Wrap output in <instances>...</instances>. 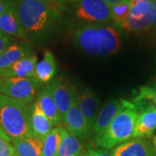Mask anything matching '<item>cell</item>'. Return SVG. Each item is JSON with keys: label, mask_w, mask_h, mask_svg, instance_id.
Returning a JSON list of instances; mask_svg holds the SVG:
<instances>
[{"label": "cell", "mask_w": 156, "mask_h": 156, "mask_svg": "<svg viewBox=\"0 0 156 156\" xmlns=\"http://www.w3.org/2000/svg\"><path fill=\"white\" fill-rule=\"evenodd\" d=\"M26 37L43 44L61 22V13L51 0H13Z\"/></svg>", "instance_id": "cell-1"}, {"label": "cell", "mask_w": 156, "mask_h": 156, "mask_svg": "<svg viewBox=\"0 0 156 156\" xmlns=\"http://www.w3.org/2000/svg\"><path fill=\"white\" fill-rule=\"evenodd\" d=\"M75 44L87 55L104 57L115 54L122 47L121 35L108 23H85L73 34Z\"/></svg>", "instance_id": "cell-2"}, {"label": "cell", "mask_w": 156, "mask_h": 156, "mask_svg": "<svg viewBox=\"0 0 156 156\" xmlns=\"http://www.w3.org/2000/svg\"><path fill=\"white\" fill-rule=\"evenodd\" d=\"M32 105L0 94V130L11 140L31 137L30 120Z\"/></svg>", "instance_id": "cell-3"}, {"label": "cell", "mask_w": 156, "mask_h": 156, "mask_svg": "<svg viewBox=\"0 0 156 156\" xmlns=\"http://www.w3.org/2000/svg\"><path fill=\"white\" fill-rule=\"evenodd\" d=\"M138 112L134 102L123 101L122 108L117 113L104 134L94 139L97 147L110 149L134 138V132Z\"/></svg>", "instance_id": "cell-4"}, {"label": "cell", "mask_w": 156, "mask_h": 156, "mask_svg": "<svg viewBox=\"0 0 156 156\" xmlns=\"http://www.w3.org/2000/svg\"><path fill=\"white\" fill-rule=\"evenodd\" d=\"M39 88L40 83L35 78L0 76V94L15 100L30 103Z\"/></svg>", "instance_id": "cell-5"}, {"label": "cell", "mask_w": 156, "mask_h": 156, "mask_svg": "<svg viewBox=\"0 0 156 156\" xmlns=\"http://www.w3.org/2000/svg\"><path fill=\"white\" fill-rule=\"evenodd\" d=\"M75 14L85 23H108L112 21L110 6L103 0H75Z\"/></svg>", "instance_id": "cell-6"}, {"label": "cell", "mask_w": 156, "mask_h": 156, "mask_svg": "<svg viewBox=\"0 0 156 156\" xmlns=\"http://www.w3.org/2000/svg\"><path fill=\"white\" fill-rule=\"evenodd\" d=\"M133 102L138 112L134 138L149 137L156 129V106L146 101Z\"/></svg>", "instance_id": "cell-7"}, {"label": "cell", "mask_w": 156, "mask_h": 156, "mask_svg": "<svg viewBox=\"0 0 156 156\" xmlns=\"http://www.w3.org/2000/svg\"><path fill=\"white\" fill-rule=\"evenodd\" d=\"M62 121L68 131L78 139H85L92 134L78 106L77 94L75 88L73 89L71 106L66 112L65 115L62 118Z\"/></svg>", "instance_id": "cell-8"}, {"label": "cell", "mask_w": 156, "mask_h": 156, "mask_svg": "<svg viewBox=\"0 0 156 156\" xmlns=\"http://www.w3.org/2000/svg\"><path fill=\"white\" fill-rule=\"evenodd\" d=\"M112 156H156V148L150 140L145 138H134L116 146Z\"/></svg>", "instance_id": "cell-9"}, {"label": "cell", "mask_w": 156, "mask_h": 156, "mask_svg": "<svg viewBox=\"0 0 156 156\" xmlns=\"http://www.w3.org/2000/svg\"><path fill=\"white\" fill-rule=\"evenodd\" d=\"M50 87L58 111L62 118H63L71 106L74 87L69 84V80L64 76L56 78L53 83H50Z\"/></svg>", "instance_id": "cell-10"}, {"label": "cell", "mask_w": 156, "mask_h": 156, "mask_svg": "<svg viewBox=\"0 0 156 156\" xmlns=\"http://www.w3.org/2000/svg\"><path fill=\"white\" fill-rule=\"evenodd\" d=\"M77 101L79 108L86 120L90 133L94 134V127L99 113V99L90 89H84L80 95H77Z\"/></svg>", "instance_id": "cell-11"}, {"label": "cell", "mask_w": 156, "mask_h": 156, "mask_svg": "<svg viewBox=\"0 0 156 156\" xmlns=\"http://www.w3.org/2000/svg\"><path fill=\"white\" fill-rule=\"evenodd\" d=\"M124 99H113L108 101L105 105L102 107L101 111L98 113L96 117L95 127H94V134L95 137H100L104 134V132L108 128L112 122L113 119L115 117L117 113L122 108L123 105Z\"/></svg>", "instance_id": "cell-12"}, {"label": "cell", "mask_w": 156, "mask_h": 156, "mask_svg": "<svg viewBox=\"0 0 156 156\" xmlns=\"http://www.w3.org/2000/svg\"><path fill=\"white\" fill-rule=\"evenodd\" d=\"M37 64V56L32 52L13 63L11 67L0 73V76L7 77L34 78Z\"/></svg>", "instance_id": "cell-13"}, {"label": "cell", "mask_w": 156, "mask_h": 156, "mask_svg": "<svg viewBox=\"0 0 156 156\" xmlns=\"http://www.w3.org/2000/svg\"><path fill=\"white\" fill-rule=\"evenodd\" d=\"M36 102L38 104L40 109L44 114L45 116L51 122L53 126L56 125H57L58 127L61 126V123L63 121L58 111L56 102L53 99L50 84L46 85L41 89Z\"/></svg>", "instance_id": "cell-14"}, {"label": "cell", "mask_w": 156, "mask_h": 156, "mask_svg": "<svg viewBox=\"0 0 156 156\" xmlns=\"http://www.w3.org/2000/svg\"><path fill=\"white\" fill-rule=\"evenodd\" d=\"M52 129L53 124L45 116L44 114L40 109L38 104L35 101V103L32 104L30 120V136L42 140Z\"/></svg>", "instance_id": "cell-15"}, {"label": "cell", "mask_w": 156, "mask_h": 156, "mask_svg": "<svg viewBox=\"0 0 156 156\" xmlns=\"http://www.w3.org/2000/svg\"><path fill=\"white\" fill-rule=\"evenodd\" d=\"M32 52V46L27 42L11 44L0 55V73Z\"/></svg>", "instance_id": "cell-16"}, {"label": "cell", "mask_w": 156, "mask_h": 156, "mask_svg": "<svg viewBox=\"0 0 156 156\" xmlns=\"http://www.w3.org/2000/svg\"><path fill=\"white\" fill-rule=\"evenodd\" d=\"M0 31L9 37L26 38V34L22 27L17 11L12 5L0 17Z\"/></svg>", "instance_id": "cell-17"}, {"label": "cell", "mask_w": 156, "mask_h": 156, "mask_svg": "<svg viewBox=\"0 0 156 156\" xmlns=\"http://www.w3.org/2000/svg\"><path fill=\"white\" fill-rule=\"evenodd\" d=\"M60 140L58 146V156H76L80 154L83 146L76 136L71 134L63 127H58Z\"/></svg>", "instance_id": "cell-18"}, {"label": "cell", "mask_w": 156, "mask_h": 156, "mask_svg": "<svg viewBox=\"0 0 156 156\" xmlns=\"http://www.w3.org/2000/svg\"><path fill=\"white\" fill-rule=\"evenodd\" d=\"M56 63L54 55L49 50H46L44 57L37 62L35 69L34 78L39 83H49L55 76L56 73Z\"/></svg>", "instance_id": "cell-19"}, {"label": "cell", "mask_w": 156, "mask_h": 156, "mask_svg": "<svg viewBox=\"0 0 156 156\" xmlns=\"http://www.w3.org/2000/svg\"><path fill=\"white\" fill-rule=\"evenodd\" d=\"M17 156H43V141L33 137L11 140Z\"/></svg>", "instance_id": "cell-20"}, {"label": "cell", "mask_w": 156, "mask_h": 156, "mask_svg": "<svg viewBox=\"0 0 156 156\" xmlns=\"http://www.w3.org/2000/svg\"><path fill=\"white\" fill-rule=\"evenodd\" d=\"M59 140H60V134H59L58 127L54 128L42 140L43 156H58L57 153H58Z\"/></svg>", "instance_id": "cell-21"}, {"label": "cell", "mask_w": 156, "mask_h": 156, "mask_svg": "<svg viewBox=\"0 0 156 156\" xmlns=\"http://www.w3.org/2000/svg\"><path fill=\"white\" fill-rule=\"evenodd\" d=\"M130 11V1L122 0L115 5H110L112 20L122 27L128 19Z\"/></svg>", "instance_id": "cell-22"}, {"label": "cell", "mask_w": 156, "mask_h": 156, "mask_svg": "<svg viewBox=\"0 0 156 156\" xmlns=\"http://www.w3.org/2000/svg\"><path fill=\"white\" fill-rule=\"evenodd\" d=\"M122 28L129 32H144L150 30V25L148 22V16L141 18L136 19L128 16L127 21L122 26Z\"/></svg>", "instance_id": "cell-23"}, {"label": "cell", "mask_w": 156, "mask_h": 156, "mask_svg": "<svg viewBox=\"0 0 156 156\" xmlns=\"http://www.w3.org/2000/svg\"><path fill=\"white\" fill-rule=\"evenodd\" d=\"M151 3L144 1H137V2H130V11L129 17L141 19L148 16V12L150 10Z\"/></svg>", "instance_id": "cell-24"}, {"label": "cell", "mask_w": 156, "mask_h": 156, "mask_svg": "<svg viewBox=\"0 0 156 156\" xmlns=\"http://www.w3.org/2000/svg\"><path fill=\"white\" fill-rule=\"evenodd\" d=\"M151 101L156 106V84L154 86L145 85L140 87L139 93L134 98V101Z\"/></svg>", "instance_id": "cell-25"}, {"label": "cell", "mask_w": 156, "mask_h": 156, "mask_svg": "<svg viewBox=\"0 0 156 156\" xmlns=\"http://www.w3.org/2000/svg\"><path fill=\"white\" fill-rule=\"evenodd\" d=\"M0 156H17L11 140L0 130Z\"/></svg>", "instance_id": "cell-26"}, {"label": "cell", "mask_w": 156, "mask_h": 156, "mask_svg": "<svg viewBox=\"0 0 156 156\" xmlns=\"http://www.w3.org/2000/svg\"><path fill=\"white\" fill-rule=\"evenodd\" d=\"M148 22L150 29H156V0H152L148 12Z\"/></svg>", "instance_id": "cell-27"}, {"label": "cell", "mask_w": 156, "mask_h": 156, "mask_svg": "<svg viewBox=\"0 0 156 156\" xmlns=\"http://www.w3.org/2000/svg\"><path fill=\"white\" fill-rule=\"evenodd\" d=\"M11 44V38L9 36L0 31V55Z\"/></svg>", "instance_id": "cell-28"}, {"label": "cell", "mask_w": 156, "mask_h": 156, "mask_svg": "<svg viewBox=\"0 0 156 156\" xmlns=\"http://www.w3.org/2000/svg\"><path fill=\"white\" fill-rule=\"evenodd\" d=\"M90 156H112L110 151L108 149L98 148V149H90L89 151Z\"/></svg>", "instance_id": "cell-29"}, {"label": "cell", "mask_w": 156, "mask_h": 156, "mask_svg": "<svg viewBox=\"0 0 156 156\" xmlns=\"http://www.w3.org/2000/svg\"><path fill=\"white\" fill-rule=\"evenodd\" d=\"M13 5V0H0V17Z\"/></svg>", "instance_id": "cell-30"}, {"label": "cell", "mask_w": 156, "mask_h": 156, "mask_svg": "<svg viewBox=\"0 0 156 156\" xmlns=\"http://www.w3.org/2000/svg\"><path fill=\"white\" fill-rule=\"evenodd\" d=\"M106 4H108V5H115L117 3L121 2L122 0H103Z\"/></svg>", "instance_id": "cell-31"}, {"label": "cell", "mask_w": 156, "mask_h": 156, "mask_svg": "<svg viewBox=\"0 0 156 156\" xmlns=\"http://www.w3.org/2000/svg\"><path fill=\"white\" fill-rule=\"evenodd\" d=\"M53 2H56V3H67V2H70V1H75V0H51Z\"/></svg>", "instance_id": "cell-32"}, {"label": "cell", "mask_w": 156, "mask_h": 156, "mask_svg": "<svg viewBox=\"0 0 156 156\" xmlns=\"http://www.w3.org/2000/svg\"><path fill=\"white\" fill-rule=\"evenodd\" d=\"M130 2H137V1H144V2H148V3H151L152 0H129Z\"/></svg>", "instance_id": "cell-33"}, {"label": "cell", "mask_w": 156, "mask_h": 156, "mask_svg": "<svg viewBox=\"0 0 156 156\" xmlns=\"http://www.w3.org/2000/svg\"><path fill=\"white\" fill-rule=\"evenodd\" d=\"M154 147H155L156 148V137L154 139Z\"/></svg>", "instance_id": "cell-34"}, {"label": "cell", "mask_w": 156, "mask_h": 156, "mask_svg": "<svg viewBox=\"0 0 156 156\" xmlns=\"http://www.w3.org/2000/svg\"><path fill=\"white\" fill-rule=\"evenodd\" d=\"M76 156H83V155H82V154H77V155H76Z\"/></svg>", "instance_id": "cell-35"}, {"label": "cell", "mask_w": 156, "mask_h": 156, "mask_svg": "<svg viewBox=\"0 0 156 156\" xmlns=\"http://www.w3.org/2000/svg\"><path fill=\"white\" fill-rule=\"evenodd\" d=\"M84 156H90V154H86V155H84Z\"/></svg>", "instance_id": "cell-36"}]
</instances>
